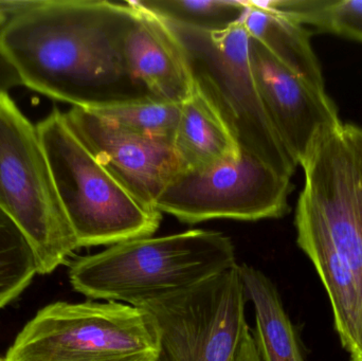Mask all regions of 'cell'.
<instances>
[{
	"instance_id": "cell-1",
	"label": "cell",
	"mask_w": 362,
	"mask_h": 361,
	"mask_svg": "<svg viewBox=\"0 0 362 361\" xmlns=\"http://www.w3.org/2000/svg\"><path fill=\"white\" fill-rule=\"evenodd\" d=\"M136 13L132 1L36 0L0 29V51L23 86L72 107L153 100L125 57Z\"/></svg>"
},
{
	"instance_id": "cell-2",
	"label": "cell",
	"mask_w": 362,
	"mask_h": 361,
	"mask_svg": "<svg viewBox=\"0 0 362 361\" xmlns=\"http://www.w3.org/2000/svg\"><path fill=\"white\" fill-rule=\"evenodd\" d=\"M297 244L314 265L350 361H362V162L344 123L317 136L300 162Z\"/></svg>"
},
{
	"instance_id": "cell-3",
	"label": "cell",
	"mask_w": 362,
	"mask_h": 361,
	"mask_svg": "<svg viewBox=\"0 0 362 361\" xmlns=\"http://www.w3.org/2000/svg\"><path fill=\"white\" fill-rule=\"evenodd\" d=\"M238 265L231 239L193 229L131 239L70 265L72 288L90 300L134 307L191 290Z\"/></svg>"
},
{
	"instance_id": "cell-4",
	"label": "cell",
	"mask_w": 362,
	"mask_h": 361,
	"mask_svg": "<svg viewBox=\"0 0 362 361\" xmlns=\"http://www.w3.org/2000/svg\"><path fill=\"white\" fill-rule=\"evenodd\" d=\"M55 188L80 248L153 237L163 214L142 207L54 110L37 125Z\"/></svg>"
},
{
	"instance_id": "cell-5",
	"label": "cell",
	"mask_w": 362,
	"mask_h": 361,
	"mask_svg": "<svg viewBox=\"0 0 362 361\" xmlns=\"http://www.w3.org/2000/svg\"><path fill=\"white\" fill-rule=\"evenodd\" d=\"M0 210L29 242L40 275L52 273L80 248L37 126L8 93H0Z\"/></svg>"
},
{
	"instance_id": "cell-6",
	"label": "cell",
	"mask_w": 362,
	"mask_h": 361,
	"mask_svg": "<svg viewBox=\"0 0 362 361\" xmlns=\"http://www.w3.org/2000/svg\"><path fill=\"white\" fill-rule=\"evenodd\" d=\"M187 53L198 88L210 100L240 150L259 157L291 178L299 167L285 148L262 104L243 23L221 32L198 31L168 23Z\"/></svg>"
},
{
	"instance_id": "cell-7",
	"label": "cell",
	"mask_w": 362,
	"mask_h": 361,
	"mask_svg": "<svg viewBox=\"0 0 362 361\" xmlns=\"http://www.w3.org/2000/svg\"><path fill=\"white\" fill-rule=\"evenodd\" d=\"M158 335L146 309L123 303L55 302L38 311L4 361H156Z\"/></svg>"
},
{
	"instance_id": "cell-8",
	"label": "cell",
	"mask_w": 362,
	"mask_h": 361,
	"mask_svg": "<svg viewBox=\"0 0 362 361\" xmlns=\"http://www.w3.org/2000/svg\"><path fill=\"white\" fill-rule=\"evenodd\" d=\"M238 264L178 294L146 303L158 335L157 361H233L246 330Z\"/></svg>"
},
{
	"instance_id": "cell-9",
	"label": "cell",
	"mask_w": 362,
	"mask_h": 361,
	"mask_svg": "<svg viewBox=\"0 0 362 361\" xmlns=\"http://www.w3.org/2000/svg\"><path fill=\"white\" fill-rule=\"evenodd\" d=\"M291 191V178L240 150L231 162L181 172L157 199L156 210L189 225L221 218L257 222L286 215Z\"/></svg>"
},
{
	"instance_id": "cell-10",
	"label": "cell",
	"mask_w": 362,
	"mask_h": 361,
	"mask_svg": "<svg viewBox=\"0 0 362 361\" xmlns=\"http://www.w3.org/2000/svg\"><path fill=\"white\" fill-rule=\"evenodd\" d=\"M65 116L78 139L121 186L142 207L157 211L161 193L185 171L173 144L121 129L84 108L71 107Z\"/></svg>"
},
{
	"instance_id": "cell-11",
	"label": "cell",
	"mask_w": 362,
	"mask_h": 361,
	"mask_svg": "<svg viewBox=\"0 0 362 361\" xmlns=\"http://www.w3.org/2000/svg\"><path fill=\"white\" fill-rule=\"evenodd\" d=\"M249 59L266 114L300 165L321 131L341 124L337 106L327 91L293 73L250 36Z\"/></svg>"
},
{
	"instance_id": "cell-12",
	"label": "cell",
	"mask_w": 362,
	"mask_h": 361,
	"mask_svg": "<svg viewBox=\"0 0 362 361\" xmlns=\"http://www.w3.org/2000/svg\"><path fill=\"white\" fill-rule=\"evenodd\" d=\"M136 8V17L125 36L127 64L153 97L182 104L196 83L187 53L165 20Z\"/></svg>"
},
{
	"instance_id": "cell-13",
	"label": "cell",
	"mask_w": 362,
	"mask_h": 361,
	"mask_svg": "<svg viewBox=\"0 0 362 361\" xmlns=\"http://www.w3.org/2000/svg\"><path fill=\"white\" fill-rule=\"evenodd\" d=\"M173 146L185 171H206L240 156L233 134L197 85L181 104Z\"/></svg>"
},
{
	"instance_id": "cell-14",
	"label": "cell",
	"mask_w": 362,
	"mask_h": 361,
	"mask_svg": "<svg viewBox=\"0 0 362 361\" xmlns=\"http://www.w3.org/2000/svg\"><path fill=\"white\" fill-rule=\"evenodd\" d=\"M247 301L255 309V345L262 361H306L299 337L274 282L251 265H238Z\"/></svg>"
},
{
	"instance_id": "cell-15",
	"label": "cell",
	"mask_w": 362,
	"mask_h": 361,
	"mask_svg": "<svg viewBox=\"0 0 362 361\" xmlns=\"http://www.w3.org/2000/svg\"><path fill=\"white\" fill-rule=\"evenodd\" d=\"M248 1L243 25L250 37L263 45L289 70L321 90H325L320 61L304 25L286 17L257 8Z\"/></svg>"
},
{
	"instance_id": "cell-16",
	"label": "cell",
	"mask_w": 362,
	"mask_h": 361,
	"mask_svg": "<svg viewBox=\"0 0 362 361\" xmlns=\"http://www.w3.org/2000/svg\"><path fill=\"white\" fill-rule=\"evenodd\" d=\"M253 6L317 31L362 42V0H250Z\"/></svg>"
},
{
	"instance_id": "cell-17",
	"label": "cell",
	"mask_w": 362,
	"mask_h": 361,
	"mask_svg": "<svg viewBox=\"0 0 362 361\" xmlns=\"http://www.w3.org/2000/svg\"><path fill=\"white\" fill-rule=\"evenodd\" d=\"M134 4L168 23L198 31H225L242 23L247 0H136Z\"/></svg>"
},
{
	"instance_id": "cell-18",
	"label": "cell",
	"mask_w": 362,
	"mask_h": 361,
	"mask_svg": "<svg viewBox=\"0 0 362 361\" xmlns=\"http://www.w3.org/2000/svg\"><path fill=\"white\" fill-rule=\"evenodd\" d=\"M180 107L181 104L153 99L91 112L132 133L173 144L180 122Z\"/></svg>"
},
{
	"instance_id": "cell-19",
	"label": "cell",
	"mask_w": 362,
	"mask_h": 361,
	"mask_svg": "<svg viewBox=\"0 0 362 361\" xmlns=\"http://www.w3.org/2000/svg\"><path fill=\"white\" fill-rule=\"evenodd\" d=\"M36 273L37 264L31 245L0 210V309L25 290Z\"/></svg>"
},
{
	"instance_id": "cell-20",
	"label": "cell",
	"mask_w": 362,
	"mask_h": 361,
	"mask_svg": "<svg viewBox=\"0 0 362 361\" xmlns=\"http://www.w3.org/2000/svg\"><path fill=\"white\" fill-rule=\"evenodd\" d=\"M19 86L23 85L16 69L0 51V93H8Z\"/></svg>"
},
{
	"instance_id": "cell-21",
	"label": "cell",
	"mask_w": 362,
	"mask_h": 361,
	"mask_svg": "<svg viewBox=\"0 0 362 361\" xmlns=\"http://www.w3.org/2000/svg\"><path fill=\"white\" fill-rule=\"evenodd\" d=\"M233 361H262L249 326L243 333Z\"/></svg>"
},
{
	"instance_id": "cell-22",
	"label": "cell",
	"mask_w": 362,
	"mask_h": 361,
	"mask_svg": "<svg viewBox=\"0 0 362 361\" xmlns=\"http://www.w3.org/2000/svg\"><path fill=\"white\" fill-rule=\"evenodd\" d=\"M36 0L33 1H21V0H0V11L8 16V20L17 15L27 11L34 6Z\"/></svg>"
},
{
	"instance_id": "cell-23",
	"label": "cell",
	"mask_w": 362,
	"mask_h": 361,
	"mask_svg": "<svg viewBox=\"0 0 362 361\" xmlns=\"http://www.w3.org/2000/svg\"><path fill=\"white\" fill-rule=\"evenodd\" d=\"M344 131L362 162V127L350 123H344Z\"/></svg>"
},
{
	"instance_id": "cell-24",
	"label": "cell",
	"mask_w": 362,
	"mask_h": 361,
	"mask_svg": "<svg viewBox=\"0 0 362 361\" xmlns=\"http://www.w3.org/2000/svg\"><path fill=\"white\" fill-rule=\"evenodd\" d=\"M8 16H6V15L4 14V12H1V11H0V29H2V28H4V25H6V23H8Z\"/></svg>"
},
{
	"instance_id": "cell-25",
	"label": "cell",
	"mask_w": 362,
	"mask_h": 361,
	"mask_svg": "<svg viewBox=\"0 0 362 361\" xmlns=\"http://www.w3.org/2000/svg\"><path fill=\"white\" fill-rule=\"evenodd\" d=\"M157 361V360H156Z\"/></svg>"
}]
</instances>
